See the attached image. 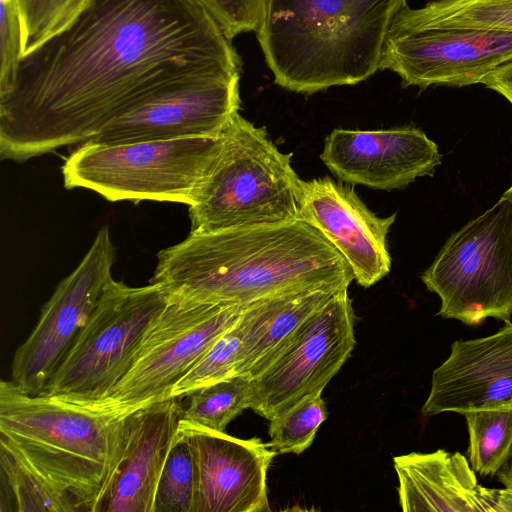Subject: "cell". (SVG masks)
<instances>
[{"label": "cell", "instance_id": "11", "mask_svg": "<svg viewBox=\"0 0 512 512\" xmlns=\"http://www.w3.org/2000/svg\"><path fill=\"white\" fill-rule=\"evenodd\" d=\"M115 248L107 226L96 234L76 268L59 282L40 317L12 359L11 382L41 395L68 354L108 284Z\"/></svg>", "mask_w": 512, "mask_h": 512}, {"label": "cell", "instance_id": "18", "mask_svg": "<svg viewBox=\"0 0 512 512\" xmlns=\"http://www.w3.org/2000/svg\"><path fill=\"white\" fill-rule=\"evenodd\" d=\"M399 504L407 512H512L511 488L478 484L465 456L439 449L393 458Z\"/></svg>", "mask_w": 512, "mask_h": 512}, {"label": "cell", "instance_id": "19", "mask_svg": "<svg viewBox=\"0 0 512 512\" xmlns=\"http://www.w3.org/2000/svg\"><path fill=\"white\" fill-rule=\"evenodd\" d=\"M171 397L131 412L125 454L101 512H153L158 481L180 427Z\"/></svg>", "mask_w": 512, "mask_h": 512}, {"label": "cell", "instance_id": "27", "mask_svg": "<svg viewBox=\"0 0 512 512\" xmlns=\"http://www.w3.org/2000/svg\"><path fill=\"white\" fill-rule=\"evenodd\" d=\"M322 393L303 398L290 409L272 418L269 446L279 454H301L312 444L319 426L327 418Z\"/></svg>", "mask_w": 512, "mask_h": 512}, {"label": "cell", "instance_id": "17", "mask_svg": "<svg viewBox=\"0 0 512 512\" xmlns=\"http://www.w3.org/2000/svg\"><path fill=\"white\" fill-rule=\"evenodd\" d=\"M512 407V323L497 333L458 340L432 373L422 414Z\"/></svg>", "mask_w": 512, "mask_h": 512}, {"label": "cell", "instance_id": "30", "mask_svg": "<svg viewBox=\"0 0 512 512\" xmlns=\"http://www.w3.org/2000/svg\"><path fill=\"white\" fill-rule=\"evenodd\" d=\"M0 1V89H3L23 56V28L17 0Z\"/></svg>", "mask_w": 512, "mask_h": 512}, {"label": "cell", "instance_id": "23", "mask_svg": "<svg viewBox=\"0 0 512 512\" xmlns=\"http://www.w3.org/2000/svg\"><path fill=\"white\" fill-rule=\"evenodd\" d=\"M467 454L472 469L482 476L495 475L512 454V407L469 411Z\"/></svg>", "mask_w": 512, "mask_h": 512}, {"label": "cell", "instance_id": "32", "mask_svg": "<svg viewBox=\"0 0 512 512\" xmlns=\"http://www.w3.org/2000/svg\"><path fill=\"white\" fill-rule=\"evenodd\" d=\"M509 465H506L505 468H502L498 473L499 481L504 485V487L512 489V454Z\"/></svg>", "mask_w": 512, "mask_h": 512}, {"label": "cell", "instance_id": "22", "mask_svg": "<svg viewBox=\"0 0 512 512\" xmlns=\"http://www.w3.org/2000/svg\"><path fill=\"white\" fill-rule=\"evenodd\" d=\"M390 26L399 29H476L512 32V0H432L419 8L407 4Z\"/></svg>", "mask_w": 512, "mask_h": 512}, {"label": "cell", "instance_id": "20", "mask_svg": "<svg viewBox=\"0 0 512 512\" xmlns=\"http://www.w3.org/2000/svg\"><path fill=\"white\" fill-rule=\"evenodd\" d=\"M344 288L348 287L303 286L251 302L243 312L246 333L235 375L253 379L261 374L298 327Z\"/></svg>", "mask_w": 512, "mask_h": 512}, {"label": "cell", "instance_id": "3", "mask_svg": "<svg viewBox=\"0 0 512 512\" xmlns=\"http://www.w3.org/2000/svg\"><path fill=\"white\" fill-rule=\"evenodd\" d=\"M407 0H266L257 39L274 81L311 94L380 70L389 25Z\"/></svg>", "mask_w": 512, "mask_h": 512}, {"label": "cell", "instance_id": "29", "mask_svg": "<svg viewBox=\"0 0 512 512\" xmlns=\"http://www.w3.org/2000/svg\"><path fill=\"white\" fill-rule=\"evenodd\" d=\"M214 17L225 35L257 31L265 13L266 0H199Z\"/></svg>", "mask_w": 512, "mask_h": 512}, {"label": "cell", "instance_id": "13", "mask_svg": "<svg viewBox=\"0 0 512 512\" xmlns=\"http://www.w3.org/2000/svg\"><path fill=\"white\" fill-rule=\"evenodd\" d=\"M512 60V32L476 29H399L389 25L380 70H391L404 87L481 84Z\"/></svg>", "mask_w": 512, "mask_h": 512}, {"label": "cell", "instance_id": "6", "mask_svg": "<svg viewBox=\"0 0 512 512\" xmlns=\"http://www.w3.org/2000/svg\"><path fill=\"white\" fill-rule=\"evenodd\" d=\"M221 142L222 135L118 145L84 142L61 168L64 186L88 189L112 202L153 200L189 207Z\"/></svg>", "mask_w": 512, "mask_h": 512}, {"label": "cell", "instance_id": "33", "mask_svg": "<svg viewBox=\"0 0 512 512\" xmlns=\"http://www.w3.org/2000/svg\"><path fill=\"white\" fill-rule=\"evenodd\" d=\"M503 196L507 197L512 202V186L504 192Z\"/></svg>", "mask_w": 512, "mask_h": 512}, {"label": "cell", "instance_id": "4", "mask_svg": "<svg viewBox=\"0 0 512 512\" xmlns=\"http://www.w3.org/2000/svg\"><path fill=\"white\" fill-rule=\"evenodd\" d=\"M130 416L0 383V438L85 512L102 511L125 454Z\"/></svg>", "mask_w": 512, "mask_h": 512}, {"label": "cell", "instance_id": "7", "mask_svg": "<svg viewBox=\"0 0 512 512\" xmlns=\"http://www.w3.org/2000/svg\"><path fill=\"white\" fill-rule=\"evenodd\" d=\"M421 279L438 315L476 325L512 316V202L505 196L453 233Z\"/></svg>", "mask_w": 512, "mask_h": 512}, {"label": "cell", "instance_id": "14", "mask_svg": "<svg viewBox=\"0 0 512 512\" xmlns=\"http://www.w3.org/2000/svg\"><path fill=\"white\" fill-rule=\"evenodd\" d=\"M395 218L396 213L378 217L351 186L329 177L301 180L299 219L337 249L364 288L390 272L387 235Z\"/></svg>", "mask_w": 512, "mask_h": 512}, {"label": "cell", "instance_id": "12", "mask_svg": "<svg viewBox=\"0 0 512 512\" xmlns=\"http://www.w3.org/2000/svg\"><path fill=\"white\" fill-rule=\"evenodd\" d=\"M240 75L176 80L143 95L86 142L118 145L191 137L217 138L239 113Z\"/></svg>", "mask_w": 512, "mask_h": 512}, {"label": "cell", "instance_id": "10", "mask_svg": "<svg viewBox=\"0 0 512 512\" xmlns=\"http://www.w3.org/2000/svg\"><path fill=\"white\" fill-rule=\"evenodd\" d=\"M348 288L339 290L294 332L271 364L251 379L249 408L271 420L322 393L356 344Z\"/></svg>", "mask_w": 512, "mask_h": 512}, {"label": "cell", "instance_id": "24", "mask_svg": "<svg viewBox=\"0 0 512 512\" xmlns=\"http://www.w3.org/2000/svg\"><path fill=\"white\" fill-rule=\"evenodd\" d=\"M251 379L236 375L194 390L181 420L205 429L225 432L227 425L249 408Z\"/></svg>", "mask_w": 512, "mask_h": 512}, {"label": "cell", "instance_id": "28", "mask_svg": "<svg viewBox=\"0 0 512 512\" xmlns=\"http://www.w3.org/2000/svg\"><path fill=\"white\" fill-rule=\"evenodd\" d=\"M90 1L17 0L23 28V56L65 30Z\"/></svg>", "mask_w": 512, "mask_h": 512}, {"label": "cell", "instance_id": "1", "mask_svg": "<svg viewBox=\"0 0 512 512\" xmlns=\"http://www.w3.org/2000/svg\"><path fill=\"white\" fill-rule=\"evenodd\" d=\"M240 69L199 0H91L0 89V157L24 162L82 144L164 84Z\"/></svg>", "mask_w": 512, "mask_h": 512}, {"label": "cell", "instance_id": "15", "mask_svg": "<svg viewBox=\"0 0 512 512\" xmlns=\"http://www.w3.org/2000/svg\"><path fill=\"white\" fill-rule=\"evenodd\" d=\"M320 158L341 181L386 191L432 176L441 164L437 144L415 127L334 129Z\"/></svg>", "mask_w": 512, "mask_h": 512}, {"label": "cell", "instance_id": "9", "mask_svg": "<svg viewBox=\"0 0 512 512\" xmlns=\"http://www.w3.org/2000/svg\"><path fill=\"white\" fill-rule=\"evenodd\" d=\"M250 303L168 301L145 331L125 375L102 399L85 407L129 414L170 398L174 385L238 321Z\"/></svg>", "mask_w": 512, "mask_h": 512}, {"label": "cell", "instance_id": "25", "mask_svg": "<svg viewBox=\"0 0 512 512\" xmlns=\"http://www.w3.org/2000/svg\"><path fill=\"white\" fill-rule=\"evenodd\" d=\"M197 468L186 432L179 427L160 475L153 512H194Z\"/></svg>", "mask_w": 512, "mask_h": 512}, {"label": "cell", "instance_id": "16", "mask_svg": "<svg viewBox=\"0 0 512 512\" xmlns=\"http://www.w3.org/2000/svg\"><path fill=\"white\" fill-rule=\"evenodd\" d=\"M197 468L194 512L270 511L267 471L276 452L259 438L239 439L180 421Z\"/></svg>", "mask_w": 512, "mask_h": 512}, {"label": "cell", "instance_id": "31", "mask_svg": "<svg viewBox=\"0 0 512 512\" xmlns=\"http://www.w3.org/2000/svg\"><path fill=\"white\" fill-rule=\"evenodd\" d=\"M481 84L502 95L512 105V60L496 68Z\"/></svg>", "mask_w": 512, "mask_h": 512}, {"label": "cell", "instance_id": "21", "mask_svg": "<svg viewBox=\"0 0 512 512\" xmlns=\"http://www.w3.org/2000/svg\"><path fill=\"white\" fill-rule=\"evenodd\" d=\"M1 512H85L23 455L0 438Z\"/></svg>", "mask_w": 512, "mask_h": 512}, {"label": "cell", "instance_id": "8", "mask_svg": "<svg viewBox=\"0 0 512 512\" xmlns=\"http://www.w3.org/2000/svg\"><path fill=\"white\" fill-rule=\"evenodd\" d=\"M167 303L158 284L131 287L113 279L41 395L82 406L102 399L125 375Z\"/></svg>", "mask_w": 512, "mask_h": 512}, {"label": "cell", "instance_id": "5", "mask_svg": "<svg viewBox=\"0 0 512 512\" xmlns=\"http://www.w3.org/2000/svg\"><path fill=\"white\" fill-rule=\"evenodd\" d=\"M301 179L265 127L237 113L220 150L188 207L191 232L299 220Z\"/></svg>", "mask_w": 512, "mask_h": 512}, {"label": "cell", "instance_id": "26", "mask_svg": "<svg viewBox=\"0 0 512 512\" xmlns=\"http://www.w3.org/2000/svg\"><path fill=\"white\" fill-rule=\"evenodd\" d=\"M245 333L246 323L242 313L238 321L174 385L170 398L186 397L198 388L236 376V369L242 358Z\"/></svg>", "mask_w": 512, "mask_h": 512}, {"label": "cell", "instance_id": "2", "mask_svg": "<svg viewBox=\"0 0 512 512\" xmlns=\"http://www.w3.org/2000/svg\"><path fill=\"white\" fill-rule=\"evenodd\" d=\"M353 273L337 249L302 220L191 232L162 249L150 283L168 301L247 304L303 286L349 287Z\"/></svg>", "mask_w": 512, "mask_h": 512}]
</instances>
